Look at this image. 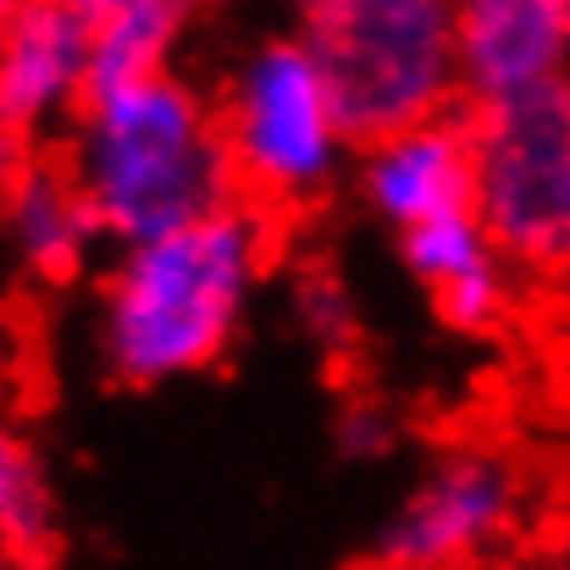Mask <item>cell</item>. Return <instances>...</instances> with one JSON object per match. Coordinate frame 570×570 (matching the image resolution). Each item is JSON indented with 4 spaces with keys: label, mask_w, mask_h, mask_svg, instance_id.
<instances>
[{
    "label": "cell",
    "mask_w": 570,
    "mask_h": 570,
    "mask_svg": "<svg viewBox=\"0 0 570 570\" xmlns=\"http://www.w3.org/2000/svg\"><path fill=\"white\" fill-rule=\"evenodd\" d=\"M566 72H570V0H566Z\"/></svg>",
    "instance_id": "obj_18"
},
{
    "label": "cell",
    "mask_w": 570,
    "mask_h": 570,
    "mask_svg": "<svg viewBox=\"0 0 570 570\" xmlns=\"http://www.w3.org/2000/svg\"><path fill=\"white\" fill-rule=\"evenodd\" d=\"M199 11L205 0H134L111 11L106 22H95L89 28V89L178 67V50L199 22Z\"/></svg>",
    "instance_id": "obj_13"
},
{
    "label": "cell",
    "mask_w": 570,
    "mask_h": 570,
    "mask_svg": "<svg viewBox=\"0 0 570 570\" xmlns=\"http://www.w3.org/2000/svg\"><path fill=\"white\" fill-rule=\"evenodd\" d=\"M89 89V22L61 0H28L0 39V178L56 150Z\"/></svg>",
    "instance_id": "obj_7"
},
{
    "label": "cell",
    "mask_w": 570,
    "mask_h": 570,
    "mask_svg": "<svg viewBox=\"0 0 570 570\" xmlns=\"http://www.w3.org/2000/svg\"><path fill=\"white\" fill-rule=\"evenodd\" d=\"M56 161L78 184L106 249L173 233L233 205V167L210 95L178 67L83 89Z\"/></svg>",
    "instance_id": "obj_2"
},
{
    "label": "cell",
    "mask_w": 570,
    "mask_h": 570,
    "mask_svg": "<svg viewBox=\"0 0 570 570\" xmlns=\"http://www.w3.org/2000/svg\"><path fill=\"white\" fill-rule=\"evenodd\" d=\"M449 6H454L465 106L566 72V0H449Z\"/></svg>",
    "instance_id": "obj_10"
},
{
    "label": "cell",
    "mask_w": 570,
    "mask_h": 570,
    "mask_svg": "<svg viewBox=\"0 0 570 570\" xmlns=\"http://www.w3.org/2000/svg\"><path fill=\"white\" fill-rule=\"evenodd\" d=\"M61 6H72V11L95 28V22H106L111 11H122V6H134V0H61Z\"/></svg>",
    "instance_id": "obj_16"
},
{
    "label": "cell",
    "mask_w": 570,
    "mask_h": 570,
    "mask_svg": "<svg viewBox=\"0 0 570 570\" xmlns=\"http://www.w3.org/2000/svg\"><path fill=\"white\" fill-rule=\"evenodd\" d=\"M515 471L499 454L460 449L443 454L404 504L382 521L377 532V570H465L482 560L515 521Z\"/></svg>",
    "instance_id": "obj_6"
},
{
    "label": "cell",
    "mask_w": 570,
    "mask_h": 570,
    "mask_svg": "<svg viewBox=\"0 0 570 570\" xmlns=\"http://www.w3.org/2000/svg\"><path fill=\"white\" fill-rule=\"evenodd\" d=\"M0 570H61V493L22 421L0 410Z\"/></svg>",
    "instance_id": "obj_12"
},
{
    "label": "cell",
    "mask_w": 570,
    "mask_h": 570,
    "mask_svg": "<svg viewBox=\"0 0 570 570\" xmlns=\"http://www.w3.org/2000/svg\"><path fill=\"white\" fill-rule=\"evenodd\" d=\"M0 238L22 277L45 288H72L100 272V227L56 150L17 161L0 178Z\"/></svg>",
    "instance_id": "obj_9"
},
{
    "label": "cell",
    "mask_w": 570,
    "mask_h": 570,
    "mask_svg": "<svg viewBox=\"0 0 570 570\" xmlns=\"http://www.w3.org/2000/svg\"><path fill=\"white\" fill-rule=\"evenodd\" d=\"M294 322H299V333H305L327 361H338V355H350V350L361 344L355 299H350V288H344V277H338L333 266H305V272H294Z\"/></svg>",
    "instance_id": "obj_14"
},
{
    "label": "cell",
    "mask_w": 570,
    "mask_h": 570,
    "mask_svg": "<svg viewBox=\"0 0 570 570\" xmlns=\"http://www.w3.org/2000/svg\"><path fill=\"white\" fill-rule=\"evenodd\" d=\"M210 106L233 167V189L277 227L311 216L344 189L355 145L299 33L249 45L227 83L210 95Z\"/></svg>",
    "instance_id": "obj_3"
},
{
    "label": "cell",
    "mask_w": 570,
    "mask_h": 570,
    "mask_svg": "<svg viewBox=\"0 0 570 570\" xmlns=\"http://www.w3.org/2000/svg\"><path fill=\"white\" fill-rule=\"evenodd\" d=\"M460 111L476 167V222L499 261L527 277L570 272V72Z\"/></svg>",
    "instance_id": "obj_5"
},
{
    "label": "cell",
    "mask_w": 570,
    "mask_h": 570,
    "mask_svg": "<svg viewBox=\"0 0 570 570\" xmlns=\"http://www.w3.org/2000/svg\"><path fill=\"white\" fill-rule=\"evenodd\" d=\"M404 272L426 288L438 316L454 333H488L510 311V266L488 244L476 210H454L421 227L393 233Z\"/></svg>",
    "instance_id": "obj_11"
},
{
    "label": "cell",
    "mask_w": 570,
    "mask_h": 570,
    "mask_svg": "<svg viewBox=\"0 0 570 570\" xmlns=\"http://www.w3.org/2000/svg\"><path fill=\"white\" fill-rule=\"evenodd\" d=\"M288 6H294V11L305 17V11H311V6H322V0H288Z\"/></svg>",
    "instance_id": "obj_19"
},
{
    "label": "cell",
    "mask_w": 570,
    "mask_h": 570,
    "mask_svg": "<svg viewBox=\"0 0 570 570\" xmlns=\"http://www.w3.org/2000/svg\"><path fill=\"white\" fill-rule=\"evenodd\" d=\"M277 222L233 199L173 233L111 249L95 272V355L117 387L150 393L216 372L277 261Z\"/></svg>",
    "instance_id": "obj_1"
},
{
    "label": "cell",
    "mask_w": 570,
    "mask_h": 570,
    "mask_svg": "<svg viewBox=\"0 0 570 570\" xmlns=\"http://www.w3.org/2000/svg\"><path fill=\"white\" fill-rule=\"evenodd\" d=\"M350 184L387 233H404V227H421L454 210H476L465 111H449L404 134H387L377 145H361L350 161Z\"/></svg>",
    "instance_id": "obj_8"
},
{
    "label": "cell",
    "mask_w": 570,
    "mask_h": 570,
    "mask_svg": "<svg viewBox=\"0 0 570 570\" xmlns=\"http://www.w3.org/2000/svg\"><path fill=\"white\" fill-rule=\"evenodd\" d=\"M350 145H377L465 106L449 0H322L299 17Z\"/></svg>",
    "instance_id": "obj_4"
},
{
    "label": "cell",
    "mask_w": 570,
    "mask_h": 570,
    "mask_svg": "<svg viewBox=\"0 0 570 570\" xmlns=\"http://www.w3.org/2000/svg\"><path fill=\"white\" fill-rule=\"evenodd\" d=\"M333 443L344 460H387L399 449V421L377 399H350L333 421Z\"/></svg>",
    "instance_id": "obj_15"
},
{
    "label": "cell",
    "mask_w": 570,
    "mask_h": 570,
    "mask_svg": "<svg viewBox=\"0 0 570 570\" xmlns=\"http://www.w3.org/2000/svg\"><path fill=\"white\" fill-rule=\"evenodd\" d=\"M22 6H28V0H0V39H6V28L22 17Z\"/></svg>",
    "instance_id": "obj_17"
}]
</instances>
